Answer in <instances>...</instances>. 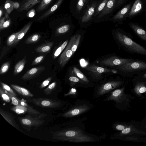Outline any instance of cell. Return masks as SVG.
<instances>
[{"label": "cell", "instance_id": "obj_1", "mask_svg": "<svg viewBox=\"0 0 146 146\" xmlns=\"http://www.w3.org/2000/svg\"><path fill=\"white\" fill-rule=\"evenodd\" d=\"M115 37L119 44L127 52L146 56V48L134 41L127 34L117 31L115 33Z\"/></svg>", "mask_w": 146, "mask_h": 146}, {"label": "cell", "instance_id": "obj_2", "mask_svg": "<svg viewBox=\"0 0 146 146\" xmlns=\"http://www.w3.org/2000/svg\"><path fill=\"white\" fill-rule=\"evenodd\" d=\"M114 68L122 75L131 78L134 75L142 74L146 73V62L133 59Z\"/></svg>", "mask_w": 146, "mask_h": 146}, {"label": "cell", "instance_id": "obj_3", "mask_svg": "<svg viewBox=\"0 0 146 146\" xmlns=\"http://www.w3.org/2000/svg\"><path fill=\"white\" fill-rule=\"evenodd\" d=\"M52 138L62 141L70 142H85L87 137L80 130H67L60 131L54 133Z\"/></svg>", "mask_w": 146, "mask_h": 146}, {"label": "cell", "instance_id": "obj_4", "mask_svg": "<svg viewBox=\"0 0 146 146\" xmlns=\"http://www.w3.org/2000/svg\"><path fill=\"white\" fill-rule=\"evenodd\" d=\"M85 69L92 78L95 80H99L102 78L103 74L105 73L115 74L118 73L117 70L115 69H109L94 64L88 65Z\"/></svg>", "mask_w": 146, "mask_h": 146}, {"label": "cell", "instance_id": "obj_5", "mask_svg": "<svg viewBox=\"0 0 146 146\" xmlns=\"http://www.w3.org/2000/svg\"><path fill=\"white\" fill-rule=\"evenodd\" d=\"M26 101L24 99H22L21 100L20 104L11 107V110L18 114L27 113L28 114L34 115L35 117L44 114L41 113L29 106Z\"/></svg>", "mask_w": 146, "mask_h": 146}, {"label": "cell", "instance_id": "obj_6", "mask_svg": "<svg viewBox=\"0 0 146 146\" xmlns=\"http://www.w3.org/2000/svg\"><path fill=\"white\" fill-rule=\"evenodd\" d=\"M45 114L37 117H31L27 115L25 117H19L18 119L23 126L29 127H38L44 123L45 121L42 119L46 117Z\"/></svg>", "mask_w": 146, "mask_h": 146}, {"label": "cell", "instance_id": "obj_7", "mask_svg": "<svg viewBox=\"0 0 146 146\" xmlns=\"http://www.w3.org/2000/svg\"><path fill=\"white\" fill-rule=\"evenodd\" d=\"M28 101L37 106L46 108H56L59 107L61 104L59 101L42 98L29 99Z\"/></svg>", "mask_w": 146, "mask_h": 146}, {"label": "cell", "instance_id": "obj_8", "mask_svg": "<svg viewBox=\"0 0 146 146\" xmlns=\"http://www.w3.org/2000/svg\"><path fill=\"white\" fill-rule=\"evenodd\" d=\"M131 58H125L119 57L116 56H112L101 60L99 63L104 66L114 68L116 66L124 64L133 60Z\"/></svg>", "mask_w": 146, "mask_h": 146}, {"label": "cell", "instance_id": "obj_9", "mask_svg": "<svg viewBox=\"0 0 146 146\" xmlns=\"http://www.w3.org/2000/svg\"><path fill=\"white\" fill-rule=\"evenodd\" d=\"M124 82L122 80H113L101 85L98 90V94L101 95L107 93L112 90L122 85Z\"/></svg>", "mask_w": 146, "mask_h": 146}, {"label": "cell", "instance_id": "obj_10", "mask_svg": "<svg viewBox=\"0 0 146 146\" xmlns=\"http://www.w3.org/2000/svg\"><path fill=\"white\" fill-rule=\"evenodd\" d=\"M43 66L35 67L28 70L22 76L21 79L27 80L33 79L38 76L45 69Z\"/></svg>", "mask_w": 146, "mask_h": 146}, {"label": "cell", "instance_id": "obj_11", "mask_svg": "<svg viewBox=\"0 0 146 146\" xmlns=\"http://www.w3.org/2000/svg\"><path fill=\"white\" fill-rule=\"evenodd\" d=\"M89 109V106L87 105H80L66 112L62 115L65 117H72L83 113Z\"/></svg>", "mask_w": 146, "mask_h": 146}, {"label": "cell", "instance_id": "obj_12", "mask_svg": "<svg viewBox=\"0 0 146 146\" xmlns=\"http://www.w3.org/2000/svg\"><path fill=\"white\" fill-rule=\"evenodd\" d=\"M73 54L70 45L68 43L58 60V63L61 67H63L65 66Z\"/></svg>", "mask_w": 146, "mask_h": 146}, {"label": "cell", "instance_id": "obj_13", "mask_svg": "<svg viewBox=\"0 0 146 146\" xmlns=\"http://www.w3.org/2000/svg\"><path fill=\"white\" fill-rule=\"evenodd\" d=\"M124 90V87L115 90L108 97V100H113L118 103L121 102L123 100Z\"/></svg>", "mask_w": 146, "mask_h": 146}, {"label": "cell", "instance_id": "obj_14", "mask_svg": "<svg viewBox=\"0 0 146 146\" xmlns=\"http://www.w3.org/2000/svg\"><path fill=\"white\" fill-rule=\"evenodd\" d=\"M134 33L141 39L146 42V31L139 26L134 23L129 24Z\"/></svg>", "mask_w": 146, "mask_h": 146}, {"label": "cell", "instance_id": "obj_15", "mask_svg": "<svg viewBox=\"0 0 146 146\" xmlns=\"http://www.w3.org/2000/svg\"><path fill=\"white\" fill-rule=\"evenodd\" d=\"M117 0H108L105 7L99 15V17H102L111 13L116 7Z\"/></svg>", "mask_w": 146, "mask_h": 146}, {"label": "cell", "instance_id": "obj_16", "mask_svg": "<svg viewBox=\"0 0 146 146\" xmlns=\"http://www.w3.org/2000/svg\"><path fill=\"white\" fill-rule=\"evenodd\" d=\"M137 134L146 135V133L142 130H139L130 125L121 131L119 135L121 136Z\"/></svg>", "mask_w": 146, "mask_h": 146}, {"label": "cell", "instance_id": "obj_17", "mask_svg": "<svg viewBox=\"0 0 146 146\" xmlns=\"http://www.w3.org/2000/svg\"><path fill=\"white\" fill-rule=\"evenodd\" d=\"M0 113L11 125L17 129H19V127L17 124L13 117L10 113L1 108L0 109Z\"/></svg>", "mask_w": 146, "mask_h": 146}, {"label": "cell", "instance_id": "obj_18", "mask_svg": "<svg viewBox=\"0 0 146 146\" xmlns=\"http://www.w3.org/2000/svg\"><path fill=\"white\" fill-rule=\"evenodd\" d=\"M70 75H74L77 77L82 81L84 83H88L89 80L84 74L78 68L74 66L70 72Z\"/></svg>", "mask_w": 146, "mask_h": 146}, {"label": "cell", "instance_id": "obj_19", "mask_svg": "<svg viewBox=\"0 0 146 146\" xmlns=\"http://www.w3.org/2000/svg\"><path fill=\"white\" fill-rule=\"evenodd\" d=\"M54 44V42H46L36 48L35 50L39 53L48 52L50 51Z\"/></svg>", "mask_w": 146, "mask_h": 146}, {"label": "cell", "instance_id": "obj_20", "mask_svg": "<svg viewBox=\"0 0 146 146\" xmlns=\"http://www.w3.org/2000/svg\"><path fill=\"white\" fill-rule=\"evenodd\" d=\"M81 38V35H76L72 36L69 42L73 54L74 53L77 48Z\"/></svg>", "mask_w": 146, "mask_h": 146}, {"label": "cell", "instance_id": "obj_21", "mask_svg": "<svg viewBox=\"0 0 146 146\" xmlns=\"http://www.w3.org/2000/svg\"><path fill=\"white\" fill-rule=\"evenodd\" d=\"M11 86L16 92L22 95L27 97H32L33 95L27 89L16 85L11 84Z\"/></svg>", "mask_w": 146, "mask_h": 146}, {"label": "cell", "instance_id": "obj_22", "mask_svg": "<svg viewBox=\"0 0 146 146\" xmlns=\"http://www.w3.org/2000/svg\"><path fill=\"white\" fill-rule=\"evenodd\" d=\"M26 62V57L25 56L22 59L19 61L15 64L13 73L14 76L18 74L23 70Z\"/></svg>", "mask_w": 146, "mask_h": 146}, {"label": "cell", "instance_id": "obj_23", "mask_svg": "<svg viewBox=\"0 0 146 146\" xmlns=\"http://www.w3.org/2000/svg\"><path fill=\"white\" fill-rule=\"evenodd\" d=\"M142 2L140 0H136L129 13L128 16H131L140 12L142 9Z\"/></svg>", "mask_w": 146, "mask_h": 146}, {"label": "cell", "instance_id": "obj_24", "mask_svg": "<svg viewBox=\"0 0 146 146\" xmlns=\"http://www.w3.org/2000/svg\"><path fill=\"white\" fill-rule=\"evenodd\" d=\"M96 6V4H94L88 8L82 18V22L83 23L87 22L91 19L92 15L94 12Z\"/></svg>", "mask_w": 146, "mask_h": 146}, {"label": "cell", "instance_id": "obj_25", "mask_svg": "<svg viewBox=\"0 0 146 146\" xmlns=\"http://www.w3.org/2000/svg\"><path fill=\"white\" fill-rule=\"evenodd\" d=\"M32 23L30 22L25 25L19 31V33L17 38L14 45H16L23 38L27 33L30 28Z\"/></svg>", "mask_w": 146, "mask_h": 146}, {"label": "cell", "instance_id": "obj_26", "mask_svg": "<svg viewBox=\"0 0 146 146\" xmlns=\"http://www.w3.org/2000/svg\"><path fill=\"white\" fill-rule=\"evenodd\" d=\"M131 7V4H129L119 11L112 18L113 20H120L123 18L128 12Z\"/></svg>", "mask_w": 146, "mask_h": 146}, {"label": "cell", "instance_id": "obj_27", "mask_svg": "<svg viewBox=\"0 0 146 146\" xmlns=\"http://www.w3.org/2000/svg\"><path fill=\"white\" fill-rule=\"evenodd\" d=\"M63 1V0H58L50 9L39 17L38 19L41 20L48 16L57 9Z\"/></svg>", "mask_w": 146, "mask_h": 146}, {"label": "cell", "instance_id": "obj_28", "mask_svg": "<svg viewBox=\"0 0 146 146\" xmlns=\"http://www.w3.org/2000/svg\"><path fill=\"white\" fill-rule=\"evenodd\" d=\"M41 0H27L21 6L20 11L26 10L41 1Z\"/></svg>", "mask_w": 146, "mask_h": 146}, {"label": "cell", "instance_id": "obj_29", "mask_svg": "<svg viewBox=\"0 0 146 146\" xmlns=\"http://www.w3.org/2000/svg\"><path fill=\"white\" fill-rule=\"evenodd\" d=\"M41 38L40 35L38 34H35L28 37L25 41L27 44L35 43L38 42Z\"/></svg>", "mask_w": 146, "mask_h": 146}, {"label": "cell", "instance_id": "obj_30", "mask_svg": "<svg viewBox=\"0 0 146 146\" xmlns=\"http://www.w3.org/2000/svg\"><path fill=\"white\" fill-rule=\"evenodd\" d=\"M68 42V40H67L55 50L53 53L52 56L53 59L56 58L61 54L67 46Z\"/></svg>", "mask_w": 146, "mask_h": 146}, {"label": "cell", "instance_id": "obj_31", "mask_svg": "<svg viewBox=\"0 0 146 146\" xmlns=\"http://www.w3.org/2000/svg\"><path fill=\"white\" fill-rule=\"evenodd\" d=\"M19 31L16 33H13L11 35L7 38L6 43L8 46L14 45V44L19 33Z\"/></svg>", "mask_w": 146, "mask_h": 146}, {"label": "cell", "instance_id": "obj_32", "mask_svg": "<svg viewBox=\"0 0 146 146\" xmlns=\"http://www.w3.org/2000/svg\"><path fill=\"white\" fill-rule=\"evenodd\" d=\"M14 3L10 0H7L5 2L4 8L7 13L9 14L13 10Z\"/></svg>", "mask_w": 146, "mask_h": 146}, {"label": "cell", "instance_id": "obj_33", "mask_svg": "<svg viewBox=\"0 0 146 146\" xmlns=\"http://www.w3.org/2000/svg\"><path fill=\"white\" fill-rule=\"evenodd\" d=\"M53 0H42L36 9L37 12H40L44 10Z\"/></svg>", "mask_w": 146, "mask_h": 146}, {"label": "cell", "instance_id": "obj_34", "mask_svg": "<svg viewBox=\"0 0 146 146\" xmlns=\"http://www.w3.org/2000/svg\"><path fill=\"white\" fill-rule=\"evenodd\" d=\"M70 26L69 25H66L58 28L56 30V33L57 34H62L68 31Z\"/></svg>", "mask_w": 146, "mask_h": 146}, {"label": "cell", "instance_id": "obj_35", "mask_svg": "<svg viewBox=\"0 0 146 146\" xmlns=\"http://www.w3.org/2000/svg\"><path fill=\"white\" fill-rule=\"evenodd\" d=\"M5 92L9 96L11 100V103L14 105L16 106L20 104L21 100L17 98L11 94L10 93L6 90H5Z\"/></svg>", "mask_w": 146, "mask_h": 146}, {"label": "cell", "instance_id": "obj_36", "mask_svg": "<svg viewBox=\"0 0 146 146\" xmlns=\"http://www.w3.org/2000/svg\"><path fill=\"white\" fill-rule=\"evenodd\" d=\"M10 62L4 63L1 66L0 70V74H3L6 73L9 70L10 66Z\"/></svg>", "mask_w": 146, "mask_h": 146}, {"label": "cell", "instance_id": "obj_37", "mask_svg": "<svg viewBox=\"0 0 146 146\" xmlns=\"http://www.w3.org/2000/svg\"><path fill=\"white\" fill-rule=\"evenodd\" d=\"M56 85V82H54L50 84L44 90L45 94L46 95H48L51 94L52 92L55 89Z\"/></svg>", "mask_w": 146, "mask_h": 146}, {"label": "cell", "instance_id": "obj_38", "mask_svg": "<svg viewBox=\"0 0 146 146\" xmlns=\"http://www.w3.org/2000/svg\"><path fill=\"white\" fill-rule=\"evenodd\" d=\"M69 79L70 83V85L71 87H73L78 83H83L80 79L74 75H70Z\"/></svg>", "mask_w": 146, "mask_h": 146}, {"label": "cell", "instance_id": "obj_39", "mask_svg": "<svg viewBox=\"0 0 146 146\" xmlns=\"http://www.w3.org/2000/svg\"><path fill=\"white\" fill-rule=\"evenodd\" d=\"M0 94L1 96L4 101L7 103H9L11 99L10 97L5 92V90L1 86H0Z\"/></svg>", "mask_w": 146, "mask_h": 146}, {"label": "cell", "instance_id": "obj_40", "mask_svg": "<svg viewBox=\"0 0 146 146\" xmlns=\"http://www.w3.org/2000/svg\"><path fill=\"white\" fill-rule=\"evenodd\" d=\"M0 84L3 88L13 95L16 96L17 95L12 89L7 85L2 82H0Z\"/></svg>", "mask_w": 146, "mask_h": 146}, {"label": "cell", "instance_id": "obj_41", "mask_svg": "<svg viewBox=\"0 0 146 146\" xmlns=\"http://www.w3.org/2000/svg\"><path fill=\"white\" fill-rule=\"evenodd\" d=\"M108 0H103L98 6L96 11V14H98L102 11L105 7Z\"/></svg>", "mask_w": 146, "mask_h": 146}, {"label": "cell", "instance_id": "obj_42", "mask_svg": "<svg viewBox=\"0 0 146 146\" xmlns=\"http://www.w3.org/2000/svg\"><path fill=\"white\" fill-rule=\"evenodd\" d=\"M45 56L44 55H40L36 57L33 60L31 65L33 66L38 64L42 62L44 59Z\"/></svg>", "mask_w": 146, "mask_h": 146}, {"label": "cell", "instance_id": "obj_43", "mask_svg": "<svg viewBox=\"0 0 146 146\" xmlns=\"http://www.w3.org/2000/svg\"><path fill=\"white\" fill-rule=\"evenodd\" d=\"M86 0H78L77 4V9L79 11H80L83 8Z\"/></svg>", "mask_w": 146, "mask_h": 146}, {"label": "cell", "instance_id": "obj_44", "mask_svg": "<svg viewBox=\"0 0 146 146\" xmlns=\"http://www.w3.org/2000/svg\"><path fill=\"white\" fill-rule=\"evenodd\" d=\"M52 78V77H49L44 81L40 86V89H42L47 86L50 82Z\"/></svg>", "mask_w": 146, "mask_h": 146}, {"label": "cell", "instance_id": "obj_45", "mask_svg": "<svg viewBox=\"0 0 146 146\" xmlns=\"http://www.w3.org/2000/svg\"><path fill=\"white\" fill-rule=\"evenodd\" d=\"M11 20L10 19H7L3 23L2 27L0 28V31H1L3 29L8 27L11 23Z\"/></svg>", "mask_w": 146, "mask_h": 146}, {"label": "cell", "instance_id": "obj_46", "mask_svg": "<svg viewBox=\"0 0 146 146\" xmlns=\"http://www.w3.org/2000/svg\"><path fill=\"white\" fill-rule=\"evenodd\" d=\"M36 14L35 10L34 9H32L29 11L27 13V16L28 17L32 18L34 17Z\"/></svg>", "mask_w": 146, "mask_h": 146}, {"label": "cell", "instance_id": "obj_47", "mask_svg": "<svg viewBox=\"0 0 146 146\" xmlns=\"http://www.w3.org/2000/svg\"><path fill=\"white\" fill-rule=\"evenodd\" d=\"M128 126L127 125H122V124H118L115 127L116 129L119 131H122L126 127Z\"/></svg>", "mask_w": 146, "mask_h": 146}, {"label": "cell", "instance_id": "obj_48", "mask_svg": "<svg viewBox=\"0 0 146 146\" xmlns=\"http://www.w3.org/2000/svg\"><path fill=\"white\" fill-rule=\"evenodd\" d=\"M76 90L75 89L72 88L68 93L65 94V96H66L71 94H74L76 93Z\"/></svg>", "mask_w": 146, "mask_h": 146}, {"label": "cell", "instance_id": "obj_49", "mask_svg": "<svg viewBox=\"0 0 146 146\" xmlns=\"http://www.w3.org/2000/svg\"><path fill=\"white\" fill-rule=\"evenodd\" d=\"M6 19L5 17H3L0 19V28H1L3 23L5 21V20Z\"/></svg>", "mask_w": 146, "mask_h": 146}, {"label": "cell", "instance_id": "obj_50", "mask_svg": "<svg viewBox=\"0 0 146 146\" xmlns=\"http://www.w3.org/2000/svg\"><path fill=\"white\" fill-rule=\"evenodd\" d=\"M127 139L130 141H136L138 140L137 138L133 137H126Z\"/></svg>", "mask_w": 146, "mask_h": 146}, {"label": "cell", "instance_id": "obj_51", "mask_svg": "<svg viewBox=\"0 0 146 146\" xmlns=\"http://www.w3.org/2000/svg\"><path fill=\"white\" fill-rule=\"evenodd\" d=\"M124 0H117L116 5V7H117L121 4L124 1Z\"/></svg>", "mask_w": 146, "mask_h": 146}, {"label": "cell", "instance_id": "obj_52", "mask_svg": "<svg viewBox=\"0 0 146 146\" xmlns=\"http://www.w3.org/2000/svg\"><path fill=\"white\" fill-rule=\"evenodd\" d=\"M19 4L17 2H14V8L17 9L19 8Z\"/></svg>", "mask_w": 146, "mask_h": 146}, {"label": "cell", "instance_id": "obj_53", "mask_svg": "<svg viewBox=\"0 0 146 146\" xmlns=\"http://www.w3.org/2000/svg\"><path fill=\"white\" fill-rule=\"evenodd\" d=\"M3 11L2 9L1 8L0 9V18H1V17L3 15Z\"/></svg>", "mask_w": 146, "mask_h": 146}, {"label": "cell", "instance_id": "obj_54", "mask_svg": "<svg viewBox=\"0 0 146 146\" xmlns=\"http://www.w3.org/2000/svg\"><path fill=\"white\" fill-rule=\"evenodd\" d=\"M140 75L143 78L146 79V73Z\"/></svg>", "mask_w": 146, "mask_h": 146}, {"label": "cell", "instance_id": "obj_55", "mask_svg": "<svg viewBox=\"0 0 146 146\" xmlns=\"http://www.w3.org/2000/svg\"><path fill=\"white\" fill-rule=\"evenodd\" d=\"M8 14H9L7 13H6V14H5V17L6 18V19H7L9 17V15H8Z\"/></svg>", "mask_w": 146, "mask_h": 146}, {"label": "cell", "instance_id": "obj_56", "mask_svg": "<svg viewBox=\"0 0 146 146\" xmlns=\"http://www.w3.org/2000/svg\"><path fill=\"white\" fill-rule=\"evenodd\" d=\"M145 127L146 128V125L145 126Z\"/></svg>", "mask_w": 146, "mask_h": 146}]
</instances>
